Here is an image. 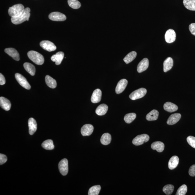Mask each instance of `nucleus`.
Here are the masks:
<instances>
[{"label":"nucleus","mask_w":195,"mask_h":195,"mask_svg":"<svg viewBox=\"0 0 195 195\" xmlns=\"http://www.w3.org/2000/svg\"><path fill=\"white\" fill-rule=\"evenodd\" d=\"M31 10L29 8H25L23 14L17 18H12L11 21L13 24L18 25L24 22L25 21H28L31 15Z\"/></svg>","instance_id":"obj_1"},{"label":"nucleus","mask_w":195,"mask_h":195,"mask_svg":"<svg viewBox=\"0 0 195 195\" xmlns=\"http://www.w3.org/2000/svg\"><path fill=\"white\" fill-rule=\"evenodd\" d=\"M24 10L25 8L23 4H16L9 8L8 14L12 18H17L23 14Z\"/></svg>","instance_id":"obj_2"},{"label":"nucleus","mask_w":195,"mask_h":195,"mask_svg":"<svg viewBox=\"0 0 195 195\" xmlns=\"http://www.w3.org/2000/svg\"><path fill=\"white\" fill-rule=\"evenodd\" d=\"M27 55L29 58L37 65H41L44 62V58L43 55L37 52L29 51L28 52Z\"/></svg>","instance_id":"obj_3"},{"label":"nucleus","mask_w":195,"mask_h":195,"mask_svg":"<svg viewBox=\"0 0 195 195\" xmlns=\"http://www.w3.org/2000/svg\"><path fill=\"white\" fill-rule=\"evenodd\" d=\"M147 92V90L145 88L139 89L132 92L129 95V97L132 100H137L144 97Z\"/></svg>","instance_id":"obj_4"},{"label":"nucleus","mask_w":195,"mask_h":195,"mask_svg":"<svg viewBox=\"0 0 195 195\" xmlns=\"http://www.w3.org/2000/svg\"><path fill=\"white\" fill-rule=\"evenodd\" d=\"M150 139V137L147 134H142L136 136L132 141V143L136 146L142 145L147 142Z\"/></svg>","instance_id":"obj_5"},{"label":"nucleus","mask_w":195,"mask_h":195,"mask_svg":"<svg viewBox=\"0 0 195 195\" xmlns=\"http://www.w3.org/2000/svg\"><path fill=\"white\" fill-rule=\"evenodd\" d=\"M59 169L61 174L63 176H66L68 172V163L67 159H63L59 163Z\"/></svg>","instance_id":"obj_6"},{"label":"nucleus","mask_w":195,"mask_h":195,"mask_svg":"<svg viewBox=\"0 0 195 195\" xmlns=\"http://www.w3.org/2000/svg\"><path fill=\"white\" fill-rule=\"evenodd\" d=\"M15 78L18 83L22 87L26 89L29 90L31 88V85L28 83L25 77L18 73H16L15 75Z\"/></svg>","instance_id":"obj_7"},{"label":"nucleus","mask_w":195,"mask_h":195,"mask_svg":"<svg viewBox=\"0 0 195 195\" xmlns=\"http://www.w3.org/2000/svg\"><path fill=\"white\" fill-rule=\"evenodd\" d=\"M48 18L52 21H64L67 18L65 15L58 12L50 13L49 15Z\"/></svg>","instance_id":"obj_8"},{"label":"nucleus","mask_w":195,"mask_h":195,"mask_svg":"<svg viewBox=\"0 0 195 195\" xmlns=\"http://www.w3.org/2000/svg\"><path fill=\"white\" fill-rule=\"evenodd\" d=\"M40 46L46 51L51 52L56 50V47L51 42L48 41H42L40 43Z\"/></svg>","instance_id":"obj_9"},{"label":"nucleus","mask_w":195,"mask_h":195,"mask_svg":"<svg viewBox=\"0 0 195 195\" xmlns=\"http://www.w3.org/2000/svg\"><path fill=\"white\" fill-rule=\"evenodd\" d=\"M176 38V33L174 30L169 29L166 32L165 35V39L167 43H173L175 41Z\"/></svg>","instance_id":"obj_10"},{"label":"nucleus","mask_w":195,"mask_h":195,"mask_svg":"<svg viewBox=\"0 0 195 195\" xmlns=\"http://www.w3.org/2000/svg\"><path fill=\"white\" fill-rule=\"evenodd\" d=\"M128 83V81L125 79H122L121 80L117 83V87H116V93L120 94L122 93L125 89Z\"/></svg>","instance_id":"obj_11"},{"label":"nucleus","mask_w":195,"mask_h":195,"mask_svg":"<svg viewBox=\"0 0 195 195\" xmlns=\"http://www.w3.org/2000/svg\"><path fill=\"white\" fill-rule=\"evenodd\" d=\"M94 127L91 124H87L82 127L81 132L83 136H89L92 134L94 130Z\"/></svg>","instance_id":"obj_12"},{"label":"nucleus","mask_w":195,"mask_h":195,"mask_svg":"<svg viewBox=\"0 0 195 195\" xmlns=\"http://www.w3.org/2000/svg\"><path fill=\"white\" fill-rule=\"evenodd\" d=\"M149 66V60L147 58H144L139 62L137 67L139 73H141L147 70Z\"/></svg>","instance_id":"obj_13"},{"label":"nucleus","mask_w":195,"mask_h":195,"mask_svg":"<svg viewBox=\"0 0 195 195\" xmlns=\"http://www.w3.org/2000/svg\"><path fill=\"white\" fill-rule=\"evenodd\" d=\"M102 92L100 89H97L92 93L91 100L92 103H99L101 100Z\"/></svg>","instance_id":"obj_14"},{"label":"nucleus","mask_w":195,"mask_h":195,"mask_svg":"<svg viewBox=\"0 0 195 195\" xmlns=\"http://www.w3.org/2000/svg\"><path fill=\"white\" fill-rule=\"evenodd\" d=\"M4 51L16 61H19L20 60L19 53L15 49L13 48H7L4 50Z\"/></svg>","instance_id":"obj_15"},{"label":"nucleus","mask_w":195,"mask_h":195,"mask_svg":"<svg viewBox=\"0 0 195 195\" xmlns=\"http://www.w3.org/2000/svg\"><path fill=\"white\" fill-rule=\"evenodd\" d=\"M29 132L32 135L36 132L37 129V123L36 121L33 118H30L28 120Z\"/></svg>","instance_id":"obj_16"},{"label":"nucleus","mask_w":195,"mask_h":195,"mask_svg":"<svg viewBox=\"0 0 195 195\" xmlns=\"http://www.w3.org/2000/svg\"><path fill=\"white\" fill-rule=\"evenodd\" d=\"M181 115L179 113H175L172 114L169 117L167 121V123L168 125H173L177 123L180 119Z\"/></svg>","instance_id":"obj_17"},{"label":"nucleus","mask_w":195,"mask_h":195,"mask_svg":"<svg viewBox=\"0 0 195 195\" xmlns=\"http://www.w3.org/2000/svg\"><path fill=\"white\" fill-rule=\"evenodd\" d=\"M64 57V53L63 52H58L51 57L52 61L55 62V64L59 65L61 63Z\"/></svg>","instance_id":"obj_18"},{"label":"nucleus","mask_w":195,"mask_h":195,"mask_svg":"<svg viewBox=\"0 0 195 195\" xmlns=\"http://www.w3.org/2000/svg\"><path fill=\"white\" fill-rule=\"evenodd\" d=\"M0 105L1 108L6 111H9L11 108L10 102L4 97H0Z\"/></svg>","instance_id":"obj_19"},{"label":"nucleus","mask_w":195,"mask_h":195,"mask_svg":"<svg viewBox=\"0 0 195 195\" xmlns=\"http://www.w3.org/2000/svg\"><path fill=\"white\" fill-rule=\"evenodd\" d=\"M179 159L177 156H174L171 158L168 163V167L170 169L173 170L175 169L179 164Z\"/></svg>","instance_id":"obj_20"},{"label":"nucleus","mask_w":195,"mask_h":195,"mask_svg":"<svg viewBox=\"0 0 195 195\" xmlns=\"http://www.w3.org/2000/svg\"><path fill=\"white\" fill-rule=\"evenodd\" d=\"M164 144L161 141H156L152 143L151 144V148L153 150H157L159 152H161L163 151L164 149Z\"/></svg>","instance_id":"obj_21"},{"label":"nucleus","mask_w":195,"mask_h":195,"mask_svg":"<svg viewBox=\"0 0 195 195\" xmlns=\"http://www.w3.org/2000/svg\"><path fill=\"white\" fill-rule=\"evenodd\" d=\"M108 110V106L105 104H102L97 107L96 109L95 112L97 115L103 116L106 114Z\"/></svg>","instance_id":"obj_22"},{"label":"nucleus","mask_w":195,"mask_h":195,"mask_svg":"<svg viewBox=\"0 0 195 195\" xmlns=\"http://www.w3.org/2000/svg\"><path fill=\"white\" fill-rule=\"evenodd\" d=\"M174 65V62L172 58L169 57L165 60L163 63V70L164 72H167L172 69Z\"/></svg>","instance_id":"obj_23"},{"label":"nucleus","mask_w":195,"mask_h":195,"mask_svg":"<svg viewBox=\"0 0 195 195\" xmlns=\"http://www.w3.org/2000/svg\"><path fill=\"white\" fill-rule=\"evenodd\" d=\"M164 110L169 112H173L177 111L178 106L170 102H166L163 106Z\"/></svg>","instance_id":"obj_24"},{"label":"nucleus","mask_w":195,"mask_h":195,"mask_svg":"<svg viewBox=\"0 0 195 195\" xmlns=\"http://www.w3.org/2000/svg\"><path fill=\"white\" fill-rule=\"evenodd\" d=\"M159 115V112L157 110H152L146 115V120L149 121L157 120L158 117Z\"/></svg>","instance_id":"obj_25"},{"label":"nucleus","mask_w":195,"mask_h":195,"mask_svg":"<svg viewBox=\"0 0 195 195\" xmlns=\"http://www.w3.org/2000/svg\"><path fill=\"white\" fill-rule=\"evenodd\" d=\"M183 4L185 7L191 11H195V0H184Z\"/></svg>","instance_id":"obj_26"},{"label":"nucleus","mask_w":195,"mask_h":195,"mask_svg":"<svg viewBox=\"0 0 195 195\" xmlns=\"http://www.w3.org/2000/svg\"><path fill=\"white\" fill-rule=\"evenodd\" d=\"M45 81L47 85L50 88L54 89L56 87L57 83L56 80L49 76L47 75L45 77Z\"/></svg>","instance_id":"obj_27"},{"label":"nucleus","mask_w":195,"mask_h":195,"mask_svg":"<svg viewBox=\"0 0 195 195\" xmlns=\"http://www.w3.org/2000/svg\"><path fill=\"white\" fill-rule=\"evenodd\" d=\"M111 139V136L110 134L105 133L102 136L100 142L103 145H107L110 143Z\"/></svg>","instance_id":"obj_28"},{"label":"nucleus","mask_w":195,"mask_h":195,"mask_svg":"<svg viewBox=\"0 0 195 195\" xmlns=\"http://www.w3.org/2000/svg\"><path fill=\"white\" fill-rule=\"evenodd\" d=\"M23 67L26 71L32 76H34L36 73V68L34 65L29 63H25Z\"/></svg>","instance_id":"obj_29"},{"label":"nucleus","mask_w":195,"mask_h":195,"mask_svg":"<svg viewBox=\"0 0 195 195\" xmlns=\"http://www.w3.org/2000/svg\"><path fill=\"white\" fill-rule=\"evenodd\" d=\"M137 54L135 51L131 52L128 54L124 59V61L126 64H129L135 59Z\"/></svg>","instance_id":"obj_30"},{"label":"nucleus","mask_w":195,"mask_h":195,"mask_svg":"<svg viewBox=\"0 0 195 195\" xmlns=\"http://www.w3.org/2000/svg\"><path fill=\"white\" fill-rule=\"evenodd\" d=\"M42 146L44 149L47 150H52L54 148L53 141L51 139H48L44 141L42 144Z\"/></svg>","instance_id":"obj_31"},{"label":"nucleus","mask_w":195,"mask_h":195,"mask_svg":"<svg viewBox=\"0 0 195 195\" xmlns=\"http://www.w3.org/2000/svg\"><path fill=\"white\" fill-rule=\"evenodd\" d=\"M101 189V186L100 185H97L92 186L89 190V195H98L100 193Z\"/></svg>","instance_id":"obj_32"},{"label":"nucleus","mask_w":195,"mask_h":195,"mask_svg":"<svg viewBox=\"0 0 195 195\" xmlns=\"http://www.w3.org/2000/svg\"><path fill=\"white\" fill-rule=\"evenodd\" d=\"M136 117L135 113H131L126 114L124 117V120L126 123L130 124L135 120Z\"/></svg>","instance_id":"obj_33"},{"label":"nucleus","mask_w":195,"mask_h":195,"mask_svg":"<svg viewBox=\"0 0 195 195\" xmlns=\"http://www.w3.org/2000/svg\"><path fill=\"white\" fill-rule=\"evenodd\" d=\"M68 3L70 7L74 9H78L81 6V3L77 0H68Z\"/></svg>","instance_id":"obj_34"},{"label":"nucleus","mask_w":195,"mask_h":195,"mask_svg":"<svg viewBox=\"0 0 195 195\" xmlns=\"http://www.w3.org/2000/svg\"><path fill=\"white\" fill-rule=\"evenodd\" d=\"M174 189V186L171 184H168L165 186L163 191L166 195H170L172 194Z\"/></svg>","instance_id":"obj_35"},{"label":"nucleus","mask_w":195,"mask_h":195,"mask_svg":"<svg viewBox=\"0 0 195 195\" xmlns=\"http://www.w3.org/2000/svg\"><path fill=\"white\" fill-rule=\"evenodd\" d=\"M188 188L186 185L184 184L181 186L177 190L176 195H185L187 193Z\"/></svg>","instance_id":"obj_36"},{"label":"nucleus","mask_w":195,"mask_h":195,"mask_svg":"<svg viewBox=\"0 0 195 195\" xmlns=\"http://www.w3.org/2000/svg\"><path fill=\"white\" fill-rule=\"evenodd\" d=\"M187 141L188 143L191 147L195 149V137L192 136H189L187 137Z\"/></svg>","instance_id":"obj_37"},{"label":"nucleus","mask_w":195,"mask_h":195,"mask_svg":"<svg viewBox=\"0 0 195 195\" xmlns=\"http://www.w3.org/2000/svg\"><path fill=\"white\" fill-rule=\"evenodd\" d=\"M7 161V158L4 154H0V164L2 165L5 163Z\"/></svg>","instance_id":"obj_38"},{"label":"nucleus","mask_w":195,"mask_h":195,"mask_svg":"<svg viewBox=\"0 0 195 195\" xmlns=\"http://www.w3.org/2000/svg\"><path fill=\"white\" fill-rule=\"evenodd\" d=\"M189 174L190 176L192 177L195 176V164L193 165L190 167Z\"/></svg>","instance_id":"obj_39"},{"label":"nucleus","mask_w":195,"mask_h":195,"mask_svg":"<svg viewBox=\"0 0 195 195\" xmlns=\"http://www.w3.org/2000/svg\"><path fill=\"white\" fill-rule=\"evenodd\" d=\"M189 29L191 33L195 36V23H191L189 25Z\"/></svg>","instance_id":"obj_40"},{"label":"nucleus","mask_w":195,"mask_h":195,"mask_svg":"<svg viewBox=\"0 0 195 195\" xmlns=\"http://www.w3.org/2000/svg\"><path fill=\"white\" fill-rule=\"evenodd\" d=\"M6 83V80L2 74H0V84L2 85L5 84Z\"/></svg>","instance_id":"obj_41"}]
</instances>
